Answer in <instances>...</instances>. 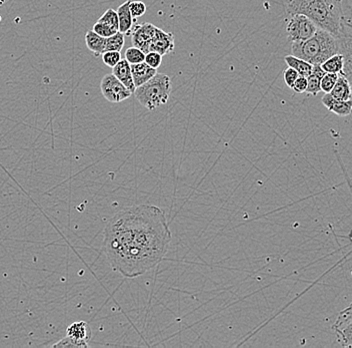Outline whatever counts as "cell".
Masks as SVG:
<instances>
[{"mask_svg": "<svg viewBox=\"0 0 352 348\" xmlns=\"http://www.w3.org/2000/svg\"><path fill=\"white\" fill-rule=\"evenodd\" d=\"M171 238L162 209L153 205H133L107 222L103 249L112 269L126 278H135L164 259Z\"/></svg>", "mask_w": 352, "mask_h": 348, "instance_id": "cell-1", "label": "cell"}, {"mask_svg": "<svg viewBox=\"0 0 352 348\" xmlns=\"http://www.w3.org/2000/svg\"><path fill=\"white\" fill-rule=\"evenodd\" d=\"M288 15L302 14L314 21L318 28L338 37L342 28L340 0H287Z\"/></svg>", "mask_w": 352, "mask_h": 348, "instance_id": "cell-2", "label": "cell"}, {"mask_svg": "<svg viewBox=\"0 0 352 348\" xmlns=\"http://www.w3.org/2000/svg\"><path fill=\"white\" fill-rule=\"evenodd\" d=\"M292 56L299 57L312 65H321L330 57L340 54L338 39L329 32L318 28L307 41L292 43Z\"/></svg>", "mask_w": 352, "mask_h": 348, "instance_id": "cell-3", "label": "cell"}, {"mask_svg": "<svg viewBox=\"0 0 352 348\" xmlns=\"http://www.w3.org/2000/svg\"><path fill=\"white\" fill-rule=\"evenodd\" d=\"M173 90L170 79L164 74H156L153 79L134 90V96L140 105L154 111L168 101Z\"/></svg>", "mask_w": 352, "mask_h": 348, "instance_id": "cell-4", "label": "cell"}, {"mask_svg": "<svg viewBox=\"0 0 352 348\" xmlns=\"http://www.w3.org/2000/svg\"><path fill=\"white\" fill-rule=\"evenodd\" d=\"M318 30L316 24L302 14L292 15L286 26L288 41L292 43L307 41L316 34Z\"/></svg>", "mask_w": 352, "mask_h": 348, "instance_id": "cell-5", "label": "cell"}, {"mask_svg": "<svg viewBox=\"0 0 352 348\" xmlns=\"http://www.w3.org/2000/svg\"><path fill=\"white\" fill-rule=\"evenodd\" d=\"M101 94L105 100L118 103L131 98L132 92L114 74H107L101 79Z\"/></svg>", "mask_w": 352, "mask_h": 348, "instance_id": "cell-6", "label": "cell"}, {"mask_svg": "<svg viewBox=\"0 0 352 348\" xmlns=\"http://www.w3.org/2000/svg\"><path fill=\"white\" fill-rule=\"evenodd\" d=\"M332 329L341 347H352V303L340 312Z\"/></svg>", "mask_w": 352, "mask_h": 348, "instance_id": "cell-7", "label": "cell"}, {"mask_svg": "<svg viewBox=\"0 0 352 348\" xmlns=\"http://www.w3.org/2000/svg\"><path fill=\"white\" fill-rule=\"evenodd\" d=\"M340 52L344 59V68L341 74L349 79L352 90V25L343 23L338 37Z\"/></svg>", "mask_w": 352, "mask_h": 348, "instance_id": "cell-8", "label": "cell"}, {"mask_svg": "<svg viewBox=\"0 0 352 348\" xmlns=\"http://www.w3.org/2000/svg\"><path fill=\"white\" fill-rule=\"evenodd\" d=\"M156 26L151 23H142L132 30V45L140 48L145 54L151 52V41L155 34Z\"/></svg>", "mask_w": 352, "mask_h": 348, "instance_id": "cell-9", "label": "cell"}, {"mask_svg": "<svg viewBox=\"0 0 352 348\" xmlns=\"http://www.w3.org/2000/svg\"><path fill=\"white\" fill-rule=\"evenodd\" d=\"M175 50V37L171 32H166L156 28L153 41L151 45V52H156L162 57Z\"/></svg>", "mask_w": 352, "mask_h": 348, "instance_id": "cell-10", "label": "cell"}, {"mask_svg": "<svg viewBox=\"0 0 352 348\" xmlns=\"http://www.w3.org/2000/svg\"><path fill=\"white\" fill-rule=\"evenodd\" d=\"M66 336L72 337L77 341L80 347H88L92 334L90 326L85 321H77L68 326L66 329Z\"/></svg>", "mask_w": 352, "mask_h": 348, "instance_id": "cell-11", "label": "cell"}, {"mask_svg": "<svg viewBox=\"0 0 352 348\" xmlns=\"http://www.w3.org/2000/svg\"><path fill=\"white\" fill-rule=\"evenodd\" d=\"M323 105L329 110V112H334L340 116H349L352 112V100L340 101L336 100V98L330 94H324L321 99Z\"/></svg>", "mask_w": 352, "mask_h": 348, "instance_id": "cell-12", "label": "cell"}, {"mask_svg": "<svg viewBox=\"0 0 352 348\" xmlns=\"http://www.w3.org/2000/svg\"><path fill=\"white\" fill-rule=\"evenodd\" d=\"M112 74L120 79L121 83L133 94L136 88L134 85L133 79H132L131 63L126 59H121L120 63L112 68Z\"/></svg>", "mask_w": 352, "mask_h": 348, "instance_id": "cell-13", "label": "cell"}, {"mask_svg": "<svg viewBox=\"0 0 352 348\" xmlns=\"http://www.w3.org/2000/svg\"><path fill=\"white\" fill-rule=\"evenodd\" d=\"M132 79H133L134 85L135 88L144 85L149 79H153L157 72L154 68L149 67L146 63H136V65H131Z\"/></svg>", "mask_w": 352, "mask_h": 348, "instance_id": "cell-14", "label": "cell"}, {"mask_svg": "<svg viewBox=\"0 0 352 348\" xmlns=\"http://www.w3.org/2000/svg\"><path fill=\"white\" fill-rule=\"evenodd\" d=\"M129 3H131V0H127L124 3L121 4L118 10H116L118 21H120V32L124 35L131 34L134 21L131 10H129Z\"/></svg>", "mask_w": 352, "mask_h": 348, "instance_id": "cell-15", "label": "cell"}, {"mask_svg": "<svg viewBox=\"0 0 352 348\" xmlns=\"http://www.w3.org/2000/svg\"><path fill=\"white\" fill-rule=\"evenodd\" d=\"M329 94H331L333 98H336V100H352L351 85V83H349V79H346L344 74H340L336 85H334L333 89H332Z\"/></svg>", "mask_w": 352, "mask_h": 348, "instance_id": "cell-16", "label": "cell"}, {"mask_svg": "<svg viewBox=\"0 0 352 348\" xmlns=\"http://www.w3.org/2000/svg\"><path fill=\"white\" fill-rule=\"evenodd\" d=\"M325 74L327 72L321 68L320 65H314L311 74L307 76V89L305 92L311 96H318L321 92V79Z\"/></svg>", "mask_w": 352, "mask_h": 348, "instance_id": "cell-17", "label": "cell"}, {"mask_svg": "<svg viewBox=\"0 0 352 348\" xmlns=\"http://www.w3.org/2000/svg\"><path fill=\"white\" fill-rule=\"evenodd\" d=\"M85 43L90 52H94L96 56H101L105 52V45L107 39L94 32V30H88L85 34Z\"/></svg>", "mask_w": 352, "mask_h": 348, "instance_id": "cell-18", "label": "cell"}, {"mask_svg": "<svg viewBox=\"0 0 352 348\" xmlns=\"http://www.w3.org/2000/svg\"><path fill=\"white\" fill-rule=\"evenodd\" d=\"M285 61L288 67L294 68L298 72L299 76H307V78L311 74L312 68H314L311 63H307L299 57L292 56V54L285 57Z\"/></svg>", "mask_w": 352, "mask_h": 348, "instance_id": "cell-19", "label": "cell"}, {"mask_svg": "<svg viewBox=\"0 0 352 348\" xmlns=\"http://www.w3.org/2000/svg\"><path fill=\"white\" fill-rule=\"evenodd\" d=\"M320 67L327 74H340L342 72L343 68H344V59L340 52V54H334V56L327 59V61H323Z\"/></svg>", "mask_w": 352, "mask_h": 348, "instance_id": "cell-20", "label": "cell"}, {"mask_svg": "<svg viewBox=\"0 0 352 348\" xmlns=\"http://www.w3.org/2000/svg\"><path fill=\"white\" fill-rule=\"evenodd\" d=\"M124 46V34L120 32H116L112 37H107V45H105V52H121Z\"/></svg>", "mask_w": 352, "mask_h": 348, "instance_id": "cell-21", "label": "cell"}, {"mask_svg": "<svg viewBox=\"0 0 352 348\" xmlns=\"http://www.w3.org/2000/svg\"><path fill=\"white\" fill-rule=\"evenodd\" d=\"M124 57L125 59H126L131 65H136V63H140L144 61L145 52H142L140 48L133 46V48H127Z\"/></svg>", "mask_w": 352, "mask_h": 348, "instance_id": "cell-22", "label": "cell"}, {"mask_svg": "<svg viewBox=\"0 0 352 348\" xmlns=\"http://www.w3.org/2000/svg\"><path fill=\"white\" fill-rule=\"evenodd\" d=\"M99 23L107 24V25L111 26V28H116L120 32V21H118V12L116 10H107V12L103 13L102 17L98 19Z\"/></svg>", "mask_w": 352, "mask_h": 348, "instance_id": "cell-23", "label": "cell"}, {"mask_svg": "<svg viewBox=\"0 0 352 348\" xmlns=\"http://www.w3.org/2000/svg\"><path fill=\"white\" fill-rule=\"evenodd\" d=\"M338 74H325L321 79V92L324 94H329L336 85V81H338Z\"/></svg>", "mask_w": 352, "mask_h": 348, "instance_id": "cell-24", "label": "cell"}, {"mask_svg": "<svg viewBox=\"0 0 352 348\" xmlns=\"http://www.w3.org/2000/svg\"><path fill=\"white\" fill-rule=\"evenodd\" d=\"M92 30L100 35V37H105V39L112 37V35L118 32V30H116V28H111V26L107 25V24L99 23V21L94 24V30Z\"/></svg>", "mask_w": 352, "mask_h": 348, "instance_id": "cell-25", "label": "cell"}, {"mask_svg": "<svg viewBox=\"0 0 352 348\" xmlns=\"http://www.w3.org/2000/svg\"><path fill=\"white\" fill-rule=\"evenodd\" d=\"M102 61L107 67L113 68L121 61L120 52H105L102 54Z\"/></svg>", "mask_w": 352, "mask_h": 348, "instance_id": "cell-26", "label": "cell"}, {"mask_svg": "<svg viewBox=\"0 0 352 348\" xmlns=\"http://www.w3.org/2000/svg\"><path fill=\"white\" fill-rule=\"evenodd\" d=\"M343 23L352 25V0H340Z\"/></svg>", "mask_w": 352, "mask_h": 348, "instance_id": "cell-27", "label": "cell"}, {"mask_svg": "<svg viewBox=\"0 0 352 348\" xmlns=\"http://www.w3.org/2000/svg\"><path fill=\"white\" fill-rule=\"evenodd\" d=\"M144 63L154 70H157L162 65V56L156 52H148L145 54Z\"/></svg>", "mask_w": 352, "mask_h": 348, "instance_id": "cell-28", "label": "cell"}, {"mask_svg": "<svg viewBox=\"0 0 352 348\" xmlns=\"http://www.w3.org/2000/svg\"><path fill=\"white\" fill-rule=\"evenodd\" d=\"M129 10H131L132 17L135 19L142 17L146 12V6L142 1H131Z\"/></svg>", "mask_w": 352, "mask_h": 348, "instance_id": "cell-29", "label": "cell"}, {"mask_svg": "<svg viewBox=\"0 0 352 348\" xmlns=\"http://www.w3.org/2000/svg\"><path fill=\"white\" fill-rule=\"evenodd\" d=\"M298 76V72L292 68L288 67V68H286L285 70V72H283V79H285L286 85H287L288 88H290V89H292V85L296 83Z\"/></svg>", "mask_w": 352, "mask_h": 348, "instance_id": "cell-30", "label": "cell"}, {"mask_svg": "<svg viewBox=\"0 0 352 348\" xmlns=\"http://www.w3.org/2000/svg\"><path fill=\"white\" fill-rule=\"evenodd\" d=\"M294 92L296 94H303L307 92V76H299L297 78L296 83H294L292 88Z\"/></svg>", "mask_w": 352, "mask_h": 348, "instance_id": "cell-31", "label": "cell"}, {"mask_svg": "<svg viewBox=\"0 0 352 348\" xmlns=\"http://www.w3.org/2000/svg\"><path fill=\"white\" fill-rule=\"evenodd\" d=\"M6 0H0V6H3L6 3Z\"/></svg>", "mask_w": 352, "mask_h": 348, "instance_id": "cell-32", "label": "cell"}]
</instances>
